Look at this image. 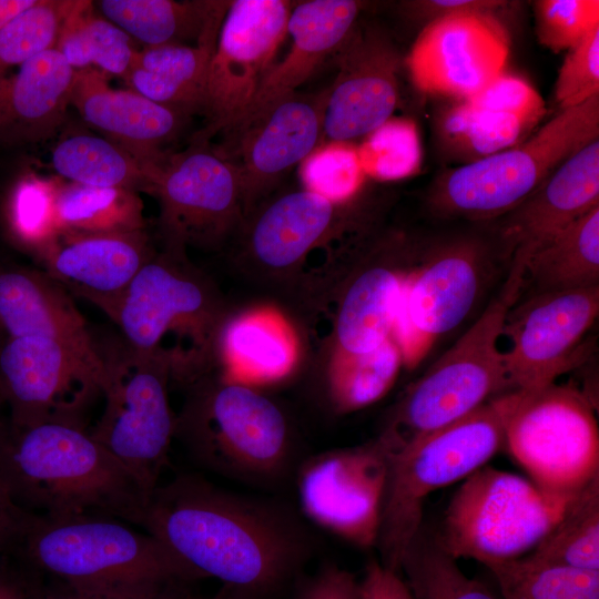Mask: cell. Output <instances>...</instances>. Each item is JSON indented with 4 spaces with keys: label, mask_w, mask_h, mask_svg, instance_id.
I'll list each match as a JSON object with an SVG mask.
<instances>
[{
    "label": "cell",
    "mask_w": 599,
    "mask_h": 599,
    "mask_svg": "<svg viewBox=\"0 0 599 599\" xmlns=\"http://www.w3.org/2000/svg\"><path fill=\"white\" fill-rule=\"evenodd\" d=\"M599 206V139L565 160L507 214L501 238L512 258H527L559 231Z\"/></svg>",
    "instance_id": "22"
},
{
    "label": "cell",
    "mask_w": 599,
    "mask_h": 599,
    "mask_svg": "<svg viewBox=\"0 0 599 599\" xmlns=\"http://www.w3.org/2000/svg\"><path fill=\"white\" fill-rule=\"evenodd\" d=\"M55 172L68 182L148 191L144 164L123 146L92 134L62 139L52 151Z\"/></svg>",
    "instance_id": "35"
},
{
    "label": "cell",
    "mask_w": 599,
    "mask_h": 599,
    "mask_svg": "<svg viewBox=\"0 0 599 599\" xmlns=\"http://www.w3.org/2000/svg\"><path fill=\"white\" fill-rule=\"evenodd\" d=\"M70 105L144 166L166 152L162 146L176 138L187 119L131 89L112 88L108 75L91 68L74 72Z\"/></svg>",
    "instance_id": "23"
},
{
    "label": "cell",
    "mask_w": 599,
    "mask_h": 599,
    "mask_svg": "<svg viewBox=\"0 0 599 599\" xmlns=\"http://www.w3.org/2000/svg\"><path fill=\"white\" fill-rule=\"evenodd\" d=\"M74 70L48 49L0 78V149L44 142L63 124Z\"/></svg>",
    "instance_id": "25"
},
{
    "label": "cell",
    "mask_w": 599,
    "mask_h": 599,
    "mask_svg": "<svg viewBox=\"0 0 599 599\" xmlns=\"http://www.w3.org/2000/svg\"><path fill=\"white\" fill-rule=\"evenodd\" d=\"M102 353L104 408L88 430L150 496L167 464L175 432L176 416L167 395L175 372L173 355L165 349L142 353L126 345Z\"/></svg>",
    "instance_id": "9"
},
{
    "label": "cell",
    "mask_w": 599,
    "mask_h": 599,
    "mask_svg": "<svg viewBox=\"0 0 599 599\" xmlns=\"http://www.w3.org/2000/svg\"><path fill=\"white\" fill-rule=\"evenodd\" d=\"M181 592H183V589H176L156 596H125L78 590L58 582L48 581L43 578L40 599H174Z\"/></svg>",
    "instance_id": "53"
},
{
    "label": "cell",
    "mask_w": 599,
    "mask_h": 599,
    "mask_svg": "<svg viewBox=\"0 0 599 599\" xmlns=\"http://www.w3.org/2000/svg\"><path fill=\"white\" fill-rule=\"evenodd\" d=\"M404 275L390 265L376 264L354 278L338 309L336 349L367 353L392 336Z\"/></svg>",
    "instance_id": "31"
},
{
    "label": "cell",
    "mask_w": 599,
    "mask_h": 599,
    "mask_svg": "<svg viewBox=\"0 0 599 599\" xmlns=\"http://www.w3.org/2000/svg\"><path fill=\"white\" fill-rule=\"evenodd\" d=\"M143 231L114 234L60 233L39 261L68 292L104 311L154 255Z\"/></svg>",
    "instance_id": "24"
},
{
    "label": "cell",
    "mask_w": 599,
    "mask_h": 599,
    "mask_svg": "<svg viewBox=\"0 0 599 599\" xmlns=\"http://www.w3.org/2000/svg\"><path fill=\"white\" fill-rule=\"evenodd\" d=\"M298 166L303 187L335 204L352 200L366 176L351 142L321 143Z\"/></svg>",
    "instance_id": "44"
},
{
    "label": "cell",
    "mask_w": 599,
    "mask_h": 599,
    "mask_svg": "<svg viewBox=\"0 0 599 599\" xmlns=\"http://www.w3.org/2000/svg\"><path fill=\"white\" fill-rule=\"evenodd\" d=\"M6 338H7L6 334L0 327V347L3 344V342L6 341Z\"/></svg>",
    "instance_id": "56"
},
{
    "label": "cell",
    "mask_w": 599,
    "mask_h": 599,
    "mask_svg": "<svg viewBox=\"0 0 599 599\" xmlns=\"http://www.w3.org/2000/svg\"><path fill=\"white\" fill-rule=\"evenodd\" d=\"M174 437L199 466L245 484L275 486L294 466L283 412L243 384L196 385L175 418Z\"/></svg>",
    "instance_id": "6"
},
{
    "label": "cell",
    "mask_w": 599,
    "mask_h": 599,
    "mask_svg": "<svg viewBox=\"0 0 599 599\" xmlns=\"http://www.w3.org/2000/svg\"><path fill=\"white\" fill-rule=\"evenodd\" d=\"M361 599H414L402 573L372 560L359 582Z\"/></svg>",
    "instance_id": "51"
},
{
    "label": "cell",
    "mask_w": 599,
    "mask_h": 599,
    "mask_svg": "<svg viewBox=\"0 0 599 599\" xmlns=\"http://www.w3.org/2000/svg\"><path fill=\"white\" fill-rule=\"evenodd\" d=\"M11 552L48 581L78 590L156 596L196 580L156 538L103 515L28 512Z\"/></svg>",
    "instance_id": "3"
},
{
    "label": "cell",
    "mask_w": 599,
    "mask_h": 599,
    "mask_svg": "<svg viewBox=\"0 0 599 599\" xmlns=\"http://www.w3.org/2000/svg\"><path fill=\"white\" fill-rule=\"evenodd\" d=\"M325 95V91L285 95L215 146L236 167L244 214L322 143Z\"/></svg>",
    "instance_id": "18"
},
{
    "label": "cell",
    "mask_w": 599,
    "mask_h": 599,
    "mask_svg": "<svg viewBox=\"0 0 599 599\" xmlns=\"http://www.w3.org/2000/svg\"><path fill=\"white\" fill-rule=\"evenodd\" d=\"M103 312L120 328L124 345L142 353L164 349L161 342L170 332L204 347L217 317L206 282L185 264L183 253L167 248L155 253Z\"/></svg>",
    "instance_id": "13"
},
{
    "label": "cell",
    "mask_w": 599,
    "mask_h": 599,
    "mask_svg": "<svg viewBox=\"0 0 599 599\" xmlns=\"http://www.w3.org/2000/svg\"><path fill=\"white\" fill-rule=\"evenodd\" d=\"M599 136V94L560 111L515 146L440 176L430 193L439 213L467 219L508 214L575 152Z\"/></svg>",
    "instance_id": "8"
},
{
    "label": "cell",
    "mask_w": 599,
    "mask_h": 599,
    "mask_svg": "<svg viewBox=\"0 0 599 599\" xmlns=\"http://www.w3.org/2000/svg\"><path fill=\"white\" fill-rule=\"evenodd\" d=\"M342 205L304 187L280 194L254 214L246 247L265 267L290 268L336 231Z\"/></svg>",
    "instance_id": "27"
},
{
    "label": "cell",
    "mask_w": 599,
    "mask_h": 599,
    "mask_svg": "<svg viewBox=\"0 0 599 599\" xmlns=\"http://www.w3.org/2000/svg\"><path fill=\"white\" fill-rule=\"evenodd\" d=\"M535 126L517 115L460 100L445 109L437 131L450 154L474 162L517 145Z\"/></svg>",
    "instance_id": "36"
},
{
    "label": "cell",
    "mask_w": 599,
    "mask_h": 599,
    "mask_svg": "<svg viewBox=\"0 0 599 599\" xmlns=\"http://www.w3.org/2000/svg\"><path fill=\"white\" fill-rule=\"evenodd\" d=\"M0 475L18 506L49 517L103 515L138 525L149 496L82 422L0 420Z\"/></svg>",
    "instance_id": "2"
},
{
    "label": "cell",
    "mask_w": 599,
    "mask_h": 599,
    "mask_svg": "<svg viewBox=\"0 0 599 599\" xmlns=\"http://www.w3.org/2000/svg\"><path fill=\"white\" fill-rule=\"evenodd\" d=\"M599 313V286L535 293L507 314L504 361L511 389L530 392L579 364L581 343Z\"/></svg>",
    "instance_id": "15"
},
{
    "label": "cell",
    "mask_w": 599,
    "mask_h": 599,
    "mask_svg": "<svg viewBox=\"0 0 599 599\" xmlns=\"http://www.w3.org/2000/svg\"><path fill=\"white\" fill-rule=\"evenodd\" d=\"M467 101L517 115L537 125L546 113L540 94L525 80L502 73Z\"/></svg>",
    "instance_id": "47"
},
{
    "label": "cell",
    "mask_w": 599,
    "mask_h": 599,
    "mask_svg": "<svg viewBox=\"0 0 599 599\" xmlns=\"http://www.w3.org/2000/svg\"><path fill=\"white\" fill-rule=\"evenodd\" d=\"M287 0H234L223 18L206 83L205 125L193 140L211 142L245 115L287 34Z\"/></svg>",
    "instance_id": "12"
},
{
    "label": "cell",
    "mask_w": 599,
    "mask_h": 599,
    "mask_svg": "<svg viewBox=\"0 0 599 599\" xmlns=\"http://www.w3.org/2000/svg\"><path fill=\"white\" fill-rule=\"evenodd\" d=\"M599 94V27L568 53L559 69L555 99L560 111L578 106Z\"/></svg>",
    "instance_id": "46"
},
{
    "label": "cell",
    "mask_w": 599,
    "mask_h": 599,
    "mask_svg": "<svg viewBox=\"0 0 599 599\" xmlns=\"http://www.w3.org/2000/svg\"><path fill=\"white\" fill-rule=\"evenodd\" d=\"M509 37L497 16L465 12L433 20L407 55L415 87L466 100L505 73Z\"/></svg>",
    "instance_id": "19"
},
{
    "label": "cell",
    "mask_w": 599,
    "mask_h": 599,
    "mask_svg": "<svg viewBox=\"0 0 599 599\" xmlns=\"http://www.w3.org/2000/svg\"><path fill=\"white\" fill-rule=\"evenodd\" d=\"M362 8L363 2L355 0H308L294 4L287 23L291 48L281 62L272 65L250 109L232 130L274 101L296 92L353 32Z\"/></svg>",
    "instance_id": "26"
},
{
    "label": "cell",
    "mask_w": 599,
    "mask_h": 599,
    "mask_svg": "<svg viewBox=\"0 0 599 599\" xmlns=\"http://www.w3.org/2000/svg\"><path fill=\"white\" fill-rule=\"evenodd\" d=\"M334 57L338 70L325 90L322 143L365 138L392 118L399 98V55L380 31L355 27Z\"/></svg>",
    "instance_id": "20"
},
{
    "label": "cell",
    "mask_w": 599,
    "mask_h": 599,
    "mask_svg": "<svg viewBox=\"0 0 599 599\" xmlns=\"http://www.w3.org/2000/svg\"><path fill=\"white\" fill-rule=\"evenodd\" d=\"M461 481L433 540L454 559L486 567L531 552L573 496L548 494L527 478L487 465Z\"/></svg>",
    "instance_id": "7"
},
{
    "label": "cell",
    "mask_w": 599,
    "mask_h": 599,
    "mask_svg": "<svg viewBox=\"0 0 599 599\" xmlns=\"http://www.w3.org/2000/svg\"><path fill=\"white\" fill-rule=\"evenodd\" d=\"M296 599H361L359 582L347 570L326 565L301 586Z\"/></svg>",
    "instance_id": "48"
},
{
    "label": "cell",
    "mask_w": 599,
    "mask_h": 599,
    "mask_svg": "<svg viewBox=\"0 0 599 599\" xmlns=\"http://www.w3.org/2000/svg\"><path fill=\"white\" fill-rule=\"evenodd\" d=\"M507 6V1L499 0H420L407 2L406 8L410 16L428 23L438 18L465 12L497 16Z\"/></svg>",
    "instance_id": "50"
},
{
    "label": "cell",
    "mask_w": 599,
    "mask_h": 599,
    "mask_svg": "<svg viewBox=\"0 0 599 599\" xmlns=\"http://www.w3.org/2000/svg\"><path fill=\"white\" fill-rule=\"evenodd\" d=\"M357 149L365 175L380 181H394L416 173L422 151L414 121L390 118L364 138Z\"/></svg>",
    "instance_id": "43"
},
{
    "label": "cell",
    "mask_w": 599,
    "mask_h": 599,
    "mask_svg": "<svg viewBox=\"0 0 599 599\" xmlns=\"http://www.w3.org/2000/svg\"><path fill=\"white\" fill-rule=\"evenodd\" d=\"M43 577L13 552L0 555V599H40Z\"/></svg>",
    "instance_id": "49"
},
{
    "label": "cell",
    "mask_w": 599,
    "mask_h": 599,
    "mask_svg": "<svg viewBox=\"0 0 599 599\" xmlns=\"http://www.w3.org/2000/svg\"><path fill=\"white\" fill-rule=\"evenodd\" d=\"M403 364L392 336L367 353L336 349L328 369V390L335 409L351 413L379 400L394 385Z\"/></svg>",
    "instance_id": "38"
},
{
    "label": "cell",
    "mask_w": 599,
    "mask_h": 599,
    "mask_svg": "<svg viewBox=\"0 0 599 599\" xmlns=\"http://www.w3.org/2000/svg\"><path fill=\"white\" fill-rule=\"evenodd\" d=\"M58 179L19 177L3 205L6 232L14 246L40 261L60 235L55 215Z\"/></svg>",
    "instance_id": "39"
},
{
    "label": "cell",
    "mask_w": 599,
    "mask_h": 599,
    "mask_svg": "<svg viewBox=\"0 0 599 599\" xmlns=\"http://www.w3.org/2000/svg\"><path fill=\"white\" fill-rule=\"evenodd\" d=\"M504 446L541 490L569 497L599 476V428L593 403L556 382L521 390Z\"/></svg>",
    "instance_id": "10"
},
{
    "label": "cell",
    "mask_w": 599,
    "mask_h": 599,
    "mask_svg": "<svg viewBox=\"0 0 599 599\" xmlns=\"http://www.w3.org/2000/svg\"><path fill=\"white\" fill-rule=\"evenodd\" d=\"M55 215L60 233H132L145 227L139 192L61 179L55 189Z\"/></svg>",
    "instance_id": "34"
},
{
    "label": "cell",
    "mask_w": 599,
    "mask_h": 599,
    "mask_svg": "<svg viewBox=\"0 0 599 599\" xmlns=\"http://www.w3.org/2000/svg\"><path fill=\"white\" fill-rule=\"evenodd\" d=\"M139 526L196 579L214 578L243 599L281 590L313 550L308 529L287 506L191 474L158 485Z\"/></svg>",
    "instance_id": "1"
},
{
    "label": "cell",
    "mask_w": 599,
    "mask_h": 599,
    "mask_svg": "<svg viewBox=\"0 0 599 599\" xmlns=\"http://www.w3.org/2000/svg\"><path fill=\"white\" fill-rule=\"evenodd\" d=\"M174 599H195L186 595L184 591L177 595ZM212 599H243L242 597L235 595L234 592L224 588V592L212 598Z\"/></svg>",
    "instance_id": "55"
},
{
    "label": "cell",
    "mask_w": 599,
    "mask_h": 599,
    "mask_svg": "<svg viewBox=\"0 0 599 599\" xmlns=\"http://www.w3.org/2000/svg\"><path fill=\"white\" fill-rule=\"evenodd\" d=\"M536 292L599 286V206L569 224L526 261Z\"/></svg>",
    "instance_id": "32"
},
{
    "label": "cell",
    "mask_w": 599,
    "mask_h": 599,
    "mask_svg": "<svg viewBox=\"0 0 599 599\" xmlns=\"http://www.w3.org/2000/svg\"><path fill=\"white\" fill-rule=\"evenodd\" d=\"M132 40L92 1L74 0L53 48L74 71L91 68L124 79L138 51Z\"/></svg>",
    "instance_id": "33"
},
{
    "label": "cell",
    "mask_w": 599,
    "mask_h": 599,
    "mask_svg": "<svg viewBox=\"0 0 599 599\" xmlns=\"http://www.w3.org/2000/svg\"><path fill=\"white\" fill-rule=\"evenodd\" d=\"M28 512L16 504L0 475V555L14 549Z\"/></svg>",
    "instance_id": "52"
},
{
    "label": "cell",
    "mask_w": 599,
    "mask_h": 599,
    "mask_svg": "<svg viewBox=\"0 0 599 599\" xmlns=\"http://www.w3.org/2000/svg\"><path fill=\"white\" fill-rule=\"evenodd\" d=\"M225 379L247 386L287 376L298 359L293 327L277 311L261 307L235 317L221 337Z\"/></svg>",
    "instance_id": "28"
},
{
    "label": "cell",
    "mask_w": 599,
    "mask_h": 599,
    "mask_svg": "<svg viewBox=\"0 0 599 599\" xmlns=\"http://www.w3.org/2000/svg\"><path fill=\"white\" fill-rule=\"evenodd\" d=\"M74 0H37L0 29V78L54 47L62 21Z\"/></svg>",
    "instance_id": "42"
},
{
    "label": "cell",
    "mask_w": 599,
    "mask_h": 599,
    "mask_svg": "<svg viewBox=\"0 0 599 599\" xmlns=\"http://www.w3.org/2000/svg\"><path fill=\"white\" fill-rule=\"evenodd\" d=\"M524 281L525 262L512 260L506 282L478 319L410 386L377 439L387 456L514 390L498 342Z\"/></svg>",
    "instance_id": "5"
},
{
    "label": "cell",
    "mask_w": 599,
    "mask_h": 599,
    "mask_svg": "<svg viewBox=\"0 0 599 599\" xmlns=\"http://www.w3.org/2000/svg\"><path fill=\"white\" fill-rule=\"evenodd\" d=\"M536 34L554 52L569 50L599 27L598 0H538Z\"/></svg>",
    "instance_id": "45"
},
{
    "label": "cell",
    "mask_w": 599,
    "mask_h": 599,
    "mask_svg": "<svg viewBox=\"0 0 599 599\" xmlns=\"http://www.w3.org/2000/svg\"><path fill=\"white\" fill-rule=\"evenodd\" d=\"M528 556L557 566L599 571V476L571 497L559 520Z\"/></svg>",
    "instance_id": "37"
},
{
    "label": "cell",
    "mask_w": 599,
    "mask_h": 599,
    "mask_svg": "<svg viewBox=\"0 0 599 599\" xmlns=\"http://www.w3.org/2000/svg\"><path fill=\"white\" fill-rule=\"evenodd\" d=\"M231 1L99 0L97 10L144 47L217 39Z\"/></svg>",
    "instance_id": "29"
},
{
    "label": "cell",
    "mask_w": 599,
    "mask_h": 599,
    "mask_svg": "<svg viewBox=\"0 0 599 599\" xmlns=\"http://www.w3.org/2000/svg\"><path fill=\"white\" fill-rule=\"evenodd\" d=\"M521 390L494 397L469 415L387 456L388 473L376 546L380 562L400 573L422 530L424 502L434 491L485 466L504 447L508 416Z\"/></svg>",
    "instance_id": "4"
},
{
    "label": "cell",
    "mask_w": 599,
    "mask_h": 599,
    "mask_svg": "<svg viewBox=\"0 0 599 599\" xmlns=\"http://www.w3.org/2000/svg\"><path fill=\"white\" fill-rule=\"evenodd\" d=\"M388 460L380 444L322 453L297 470L304 515L361 548L376 546L387 483Z\"/></svg>",
    "instance_id": "14"
},
{
    "label": "cell",
    "mask_w": 599,
    "mask_h": 599,
    "mask_svg": "<svg viewBox=\"0 0 599 599\" xmlns=\"http://www.w3.org/2000/svg\"><path fill=\"white\" fill-rule=\"evenodd\" d=\"M1 407H3V406H2V403H1V400H0V408H1ZM2 418H3V417L0 416V420H1Z\"/></svg>",
    "instance_id": "57"
},
{
    "label": "cell",
    "mask_w": 599,
    "mask_h": 599,
    "mask_svg": "<svg viewBox=\"0 0 599 599\" xmlns=\"http://www.w3.org/2000/svg\"><path fill=\"white\" fill-rule=\"evenodd\" d=\"M35 2L37 0H0V29Z\"/></svg>",
    "instance_id": "54"
},
{
    "label": "cell",
    "mask_w": 599,
    "mask_h": 599,
    "mask_svg": "<svg viewBox=\"0 0 599 599\" xmlns=\"http://www.w3.org/2000/svg\"><path fill=\"white\" fill-rule=\"evenodd\" d=\"M148 193L160 203L165 248L221 243L244 214L241 182L234 164L211 142L192 140L181 152H165L145 169Z\"/></svg>",
    "instance_id": "11"
},
{
    "label": "cell",
    "mask_w": 599,
    "mask_h": 599,
    "mask_svg": "<svg viewBox=\"0 0 599 599\" xmlns=\"http://www.w3.org/2000/svg\"><path fill=\"white\" fill-rule=\"evenodd\" d=\"M402 572L414 599H502L498 590L464 573L422 530L403 558Z\"/></svg>",
    "instance_id": "41"
},
{
    "label": "cell",
    "mask_w": 599,
    "mask_h": 599,
    "mask_svg": "<svg viewBox=\"0 0 599 599\" xmlns=\"http://www.w3.org/2000/svg\"><path fill=\"white\" fill-rule=\"evenodd\" d=\"M502 599H599V571L524 557L487 567Z\"/></svg>",
    "instance_id": "40"
},
{
    "label": "cell",
    "mask_w": 599,
    "mask_h": 599,
    "mask_svg": "<svg viewBox=\"0 0 599 599\" xmlns=\"http://www.w3.org/2000/svg\"><path fill=\"white\" fill-rule=\"evenodd\" d=\"M216 40L195 45L144 47L123 79L129 89L185 116L203 115Z\"/></svg>",
    "instance_id": "30"
},
{
    "label": "cell",
    "mask_w": 599,
    "mask_h": 599,
    "mask_svg": "<svg viewBox=\"0 0 599 599\" xmlns=\"http://www.w3.org/2000/svg\"><path fill=\"white\" fill-rule=\"evenodd\" d=\"M0 327L7 337L58 341L104 376V358L69 292L44 271L0 264Z\"/></svg>",
    "instance_id": "21"
},
{
    "label": "cell",
    "mask_w": 599,
    "mask_h": 599,
    "mask_svg": "<svg viewBox=\"0 0 599 599\" xmlns=\"http://www.w3.org/2000/svg\"><path fill=\"white\" fill-rule=\"evenodd\" d=\"M103 375L67 345L41 336L7 337L0 347V400L18 427L82 422Z\"/></svg>",
    "instance_id": "16"
},
{
    "label": "cell",
    "mask_w": 599,
    "mask_h": 599,
    "mask_svg": "<svg viewBox=\"0 0 599 599\" xmlns=\"http://www.w3.org/2000/svg\"><path fill=\"white\" fill-rule=\"evenodd\" d=\"M485 267L477 245L439 248L412 273H405L392 337L404 364L416 365L432 344L457 327L476 303Z\"/></svg>",
    "instance_id": "17"
}]
</instances>
